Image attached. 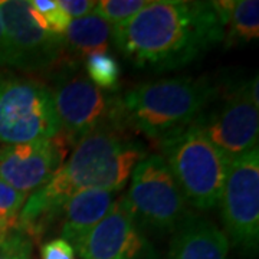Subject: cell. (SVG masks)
I'll list each match as a JSON object with an SVG mask.
<instances>
[{
  "mask_svg": "<svg viewBox=\"0 0 259 259\" xmlns=\"http://www.w3.org/2000/svg\"><path fill=\"white\" fill-rule=\"evenodd\" d=\"M222 83L207 76H176L140 83L120 97L125 128L150 140L186 127L212 104Z\"/></svg>",
  "mask_w": 259,
  "mask_h": 259,
  "instance_id": "3",
  "label": "cell"
},
{
  "mask_svg": "<svg viewBox=\"0 0 259 259\" xmlns=\"http://www.w3.org/2000/svg\"><path fill=\"white\" fill-rule=\"evenodd\" d=\"M85 72L102 91H114L120 83V65L110 52H97L85 58Z\"/></svg>",
  "mask_w": 259,
  "mask_h": 259,
  "instance_id": "17",
  "label": "cell"
},
{
  "mask_svg": "<svg viewBox=\"0 0 259 259\" xmlns=\"http://www.w3.org/2000/svg\"><path fill=\"white\" fill-rule=\"evenodd\" d=\"M0 19L8 48V65L23 72H49L69 59L62 35L44 28L29 2L2 0Z\"/></svg>",
  "mask_w": 259,
  "mask_h": 259,
  "instance_id": "9",
  "label": "cell"
},
{
  "mask_svg": "<svg viewBox=\"0 0 259 259\" xmlns=\"http://www.w3.org/2000/svg\"><path fill=\"white\" fill-rule=\"evenodd\" d=\"M147 156L125 130L102 127L75 144L74 151L44 186L23 204L18 228L39 241L62 214L65 203L82 190H122L134 167Z\"/></svg>",
  "mask_w": 259,
  "mask_h": 259,
  "instance_id": "1",
  "label": "cell"
},
{
  "mask_svg": "<svg viewBox=\"0 0 259 259\" xmlns=\"http://www.w3.org/2000/svg\"><path fill=\"white\" fill-rule=\"evenodd\" d=\"M157 147L187 204L197 210L214 209L229 163L200 128L192 122L175 130L157 140Z\"/></svg>",
  "mask_w": 259,
  "mask_h": 259,
  "instance_id": "4",
  "label": "cell"
},
{
  "mask_svg": "<svg viewBox=\"0 0 259 259\" xmlns=\"http://www.w3.org/2000/svg\"><path fill=\"white\" fill-rule=\"evenodd\" d=\"M223 233L243 253L255 255L259 242V150L233 158L228 166L219 204Z\"/></svg>",
  "mask_w": 259,
  "mask_h": 259,
  "instance_id": "10",
  "label": "cell"
},
{
  "mask_svg": "<svg viewBox=\"0 0 259 259\" xmlns=\"http://www.w3.org/2000/svg\"><path fill=\"white\" fill-rule=\"evenodd\" d=\"M130 179L124 197L143 232L171 235L193 213L160 154H147Z\"/></svg>",
  "mask_w": 259,
  "mask_h": 259,
  "instance_id": "8",
  "label": "cell"
},
{
  "mask_svg": "<svg viewBox=\"0 0 259 259\" xmlns=\"http://www.w3.org/2000/svg\"><path fill=\"white\" fill-rule=\"evenodd\" d=\"M29 5L42 18L48 30L64 36L71 19L68 18V15L58 6L55 0H30Z\"/></svg>",
  "mask_w": 259,
  "mask_h": 259,
  "instance_id": "21",
  "label": "cell"
},
{
  "mask_svg": "<svg viewBox=\"0 0 259 259\" xmlns=\"http://www.w3.org/2000/svg\"><path fill=\"white\" fill-rule=\"evenodd\" d=\"M115 193L108 190H82L75 193L62 209V239L69 242L75 250L79 248L85 236L101 222L108 213Z\"/></svg>",
  "mask_w": 259,
  "mask_h": 259,
  "instance_id": "14",
  "label": "cell"
},
{
  "mask_svg": "<svg viewBox=\"0 0 259 259\" xmlns=\"http://www.w3.org/2000/svg\"><path fill=\"white\" fill-rule=\"evenodd\" d=\"M231 242L216 225L192 213L171 233L166 259H229Z\"/></svg>",
  "mask_w": 259,
  "mask_h": 259,
  "instance_id": "13",
  "label": "cell"
},
{
  "mask_svg": "<svg viewBox=\"0 0 259 259\" xmlns=\"http://www.w3.org/2000/svg\"><path fill=\"white\" fill-rule=\"evenodd\" d=\"M61 133L51 88L30 76L0 74V144L51 140Z\"/></svg>",
  "mask_w": 259,
  "mask_h": 259,
  "instance_id": "7",
  "label": "cell"
},
{
  "mask_svg": "<svg viewBox=\"0 0 259 259\" xmlns=\"http://www.w3.org/2000/svg\"><path fill=\"white\" fill-rule=\"evenodd\" d=\"M64 40L69 59H85L97 52H108L112 42V28L98 15L91 13L72 19L65 30Z\"/></svg>",
  "mask_w": 259,
  "mask_h": 259,
  "instance_id": "16",
  "label": "cell"
},
{
  "mask_svg": "<svg viewBox=\"0 0 259 259\" xmlns=\"http://www.w3.org/2000/svg\"><path fill=\"white\" fill-rule=\"evenodd\" d=\"M112 42L136 68L175 71L223 42V23L212 2L150 0L120 28Z\"/></svg>",
  "mask_w": 259,
  "mask_h": 259,
  "instance_id": "2",
  "label": "cell"
},
{
  "mask_svg": "<svg viewBox=\"0 0 259 259\" xmlns=\"http://www.w3.org/2000/svg\"><path fill=\"white\" fill-rule=\"evenodd\" d=\"M150 0H101L97 2L94 13L102 18L111 28H120L128 23Z\"/></svg>",
  "mask_w": 259,
  "mask_h": 259,
  "instance_id": "18",
  "label": "cell"
},
{
  "mask_svg": "<svg viewBox=\"0 0 259 259\" xmlns=\"http://www.w3.org/2000/svg\"><path fill=\"white\" fill-rule=\"evenodd\" d=\"M26 202V194L20 193L0 179V233L18 226L19 214Z\"/></svg>",
  "mask_w": 259,
  "mask_h": 259,
  "instance_id": "19",
  "label": "cell"
},
{
  "mask_svg": "<svg viewBox=\"0 0 259 259\" xmlns=\"http://www.w3.org/2000/svg\"><path fill=\"white\" fill-rule=\"evenodd\" d=\"M68 148L69 143L61 133L51 140L0 146V179L28 196L62 166Z\"/></svg>",
  "mask_w": 259,
  "mask_h": 259,
  "instance_id": "12",
  "label": "cell"
},
{
  "mask_svg": "<svg viewBox=\"0 0 259 259\" xmlns=\"http://www.w3.org/2000/svg\"><path fill=\"white\" fill-rule=\"evenodd\" d=\"M56 3L71 20L91 15L97 6V2L94 0H58Z\"/></svg>",
  "mask_w": 259,
  "mask_h": 259,
  "instance_id": "23",
  "label": "cell"
},
{
  "mask_svg": "<svg viewBox=\"0 0 259 259\" xmlns=\"http://www.w3.org/2000/svg\"><path fill=\"white\" fill-rule=\"evenodd\" d=\"M33 241L15 226L0 233V259H32Z\"/></svg>",
  "mask_w": 259,
  "mask_h": 259,
  "instance_id": "20",
  "label": "cell"
},
{
  "mask_svg": "<svg viewBox=\"0 0 259 259\" xmlns=\"http://www.w3.org/2000/svg\"><path fill=\"white\" fill-rule=\"evenodd\" d=\"M40 255L42 259H75V249L69 242L56 238L42 245Z\"/></svg>",
  "mask_w": 259,
  "mask_h": 259,
  "instance_id": "22",
  "label": "cell"
},
{
  "mask_svg": "<svg viewBox=\"0 0 259 259\" xmlns=\"http://www.w3.org/2000/svg\"><path fill=\"white\" fill-rule=\"evenodd\" d=\"M213 8L223 23V42L226 48L245 45L259 36L258 0H219Z\"/></svg>",
  "mask_w": 259,
  "mask_h": 259,
  "instance_id": "15",
  "label": "cell"
},
{
  "mask_svg": "<svg viewBox=\"0 0 259 259\" xmlns=\"http://www.w3.org/2000/svg\"><path fill=\"white\" fill-rule=\"evenodd\" d=\"M8 65V48H6V37L3 32V25L0 19V66Z\"/></svg>",
  "mask_w": 259,
  "mask_h": 259,
  "instance_id": "24",
  "label": "cell"
},
{
  "mask_svg": "<svg viewBox=\"0 0 259 259\" xmlns=\"http://www.w3.org/2000/svg\"><path fill=\"white\" fill-rule=\"evenodd\" d=\"M194 124L228 163L258 147V75L239 82L222 83L219 97Z\"/></svg>",
  "mask_w": 259,
  "mask_h": 259,
  "instance_id": "6",
  "label": "cell"
},
{
  "mask_svg": "<svg viewBox=\"0 0 259 259\" xmlns=\"http://www.w3.org/2000/svg\"><path fill=\"white\" fill-rule=\"evenodd\" d=\"M76 252L82 259H154V250L134 221L124 196L112 203Z\"/></svg>",
  "mask_w": 259,
  "mask_h": 259,
  "instance_id": "11",
  "label": "cell"
},
{
  "mask_svg": "<svg viewBox=\"0 0 259 259\" xmlns=\"http://www.w3.org/2000/svg\"><path fill=\"white\" fill-rule=\"evenodd\" d=\"M52 97L61 124V134L71 144L102 127L127 130L122 120L120 97L97 88L79 68L68 59L54 75Z\"/></svg>",
  "mask_w": 259,
  "mask_h": 259,
  "instance_id": "5",
  "label": "cell"
}]
</instances>
